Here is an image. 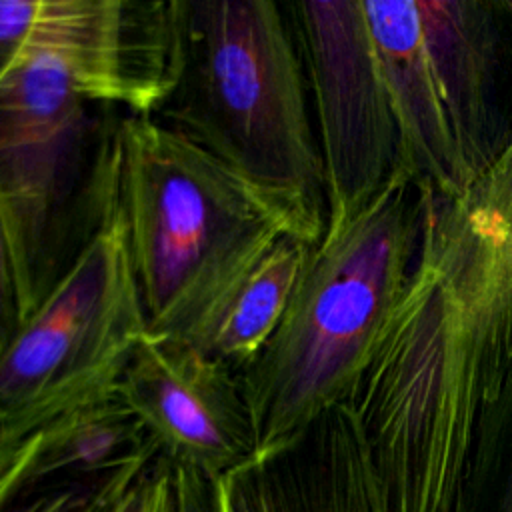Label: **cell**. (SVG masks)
<instances>
[{
	"label": "cell",
	"mask_w": 512,
	"mask_h": 512,
	"mask_svg": "<svg viewBox=\"0 0 512 512\" xmlns=\"http://www.w3.org/2000/svg\"><path fill=\"white\" fill-rule=\"evenodd\" d=\"M406 290L352 398L386 512H450L512 426V138L460 194H420Z\"/></svg>",
	"instance_id": "cell-1"
},
{
	"label": "cell",
	"mask_w": 512,
	"mask_h": 512,
	"mask_svg": "<svg viewBox=\"0 0 512 512\" xmlns=\"http://www.w3.org/2000/svg\"><path fill=\"white\" fill-rule=\"evenodd\" d=\"M168 90L152 114L254 190L286 234L316 246L326 182L306 72L284 4L170 0Z\"/></svg>",
	"instance_id": "cell-2"
},
{
	"label": "cell",
	"mask_w": 512,
	"mask_h": 512,
	"mask_svg": "<svg viewBox=\"0 0 512 512\" xmlns=\"http://www.w3.org/2000/svg\"><path fill=\"white\" fill-rule=\"evenodd\" d=\"M420 192L398 168L344 228L312 248L280 326L238 374L258 452L352 402L406 290Z\"/></svg>",
	"instance_id": "cell-3"
},
{
	"label": "cell",
	"mask_w": 512,
	"mask_h": 512,
	"mask_svg": "<svg viewBox=\"0 0 512 512\" xmlns=\"http://www.w3.org/2000/svg\"><path fill=\"white\" fill-rule=\"evenodd\" d=\"M118 210L148 334L186 342L288 236L254 190L154 116L122 120Z\"/></svg>",
	"instance_id": "cell-4"
},
{
	"label": "cell",
	"mask_w": 512,
	"mask_h": 512,
	"mask_svg": "<svg viewBox=\"0 0 512 512\" xmlns=\"http://www.w3.org/2000/svg\"><path fill=\"white\" fill-rule=\"evenodd\" d=\"M126 114L42 56L0 80V220L22 320L116 210Z\"/></svg>",
	"instance_id": "cell-5"
},
{
	"label": "cell",
	"mask_w": 512,
	"mask_h": 512,
	"mask_svg": "<svg viewBox=\"0 0 512 512\" xmlns=\"http://www.w3.org/2000/svg\"><path fill=\"white\" fill-rule=\"evenodd\" d=\"M148 334L116 210L0 354V438L10 448L50 420L116 394Z\"/></svg>",
	"instance_id": "cell-6"
},
{
	"label": "cell",
	"mask_w": 512,
	"mask_h": 512,
	"mask_svg": "<svg viewBox=\"0 0 512 512\" xmlns=\"http://www.w3.org/2000/svg\"><path fill=\"white\" fill-rule=\"evenodd\" d=\"M284 8L316 108L326 232H336L398 172V130L362 0L292 2Z\"/></svg>",
	"instance_id": "cell-7"
},
{
	"label": "cell",
	"mask_w": 512,
	"mask_h": 512,
	"mask_svg": "<svg viewBox=\"0 0 512 512\" xmlns=\"http://www.w3.org/2000/svg\"><path fill=\"white\" fill-rule=\"evenodd\" d=\"M168 54V2L0 0V80L42 56L98 100L140 110L160 92Z\"/></svg>",
	"instance_id": "cell-8"
},
{
	"label": "cell",
	"mask_w": 512,
	"mask_h": 512,
	"mask_svg": "<svg viewBox=\"0 0 512 512\" xmlns=\"http://www.w3.org/2000/svg\"><path fill=\"white\" fill-rule=\"evenodd\" d=\"M116 396L174 466L220 480L258 452L238 374L192 342L146 334L116 384Z\"/></svg>",
	"instance_id": "cell-9"
},
{
	"label": "cell",
	"mask_w": 512,
	"mask_h": 512,
	"mask_svg": "<svg viewBox=\"0 0 512 512\" xmlns=\"http://www.w3.org/2000/svg\"><path fill=\"white\" fill-rule=\"evenodd\" d=\"M216 486L218 512H386L350 402L256 452Z\"/></svg>",
	"instance_id": "cell-10"
},
{
	"label": "cell",
	"mask_w": 512,
	"mask_h": 512,
	"mask_svg": "<svg viewBox=\"0 0 512 512\" xmlns=\"http://www.w3.org/2000/svg\"><path fill=\"white\" fill-rule=\"evenodd\" d=\"M438 96L470 182L506 148L496 4L414 0Z\"/></svg>",
	"instance_id": "cell-11"
},
{
	"label": "cell",
	"mask_w": 512,
	"mask_h": 512,
	"mask_svg": "<svg viewBox=\"0 0 512 512\" xmlns=\"http://www.w3.org/2000/svg\"><path fill=\"white\" fill-rule=\"evenodd\" d=\"M394 114L400 170L420 194L452 198L470 178L454 144L414 0H362Z\"/></svg>",
	"instance_id": "cell-12"
},
{
	"label": "cell",
	"mask_w": 512,
	"mask_h": 512,
	"mask_svg": "<svg viewBox=\"0 0 512 512\" xmlns=\"http://www.w3.org/2000/svg\"><path fill=\"white\" fill-rule=\"evenodd\" d=\"M158 450L116 396L90 402L10 446L0 464V508L30 494L150 464Z\"/></svg>",
	"instance_id": "cell-13"
},
{
	"label": "cell",
	"mask_w": 512,
	"mask_h": 512,
	"mask_svg": "<svg viewBox=\"0 0 512 512\" xmlns=\"http://www.w3.org/2000/svg\"><path fill=\"white\" fill-rule=\"evenodd\" d=\"M312 248L280 236L236 282L192 344L240 374L280 326Z\"/></svg>",
	"instance_id": "cell-14"
},
{
	"label": "cell",
	"mask_w": 512,
	"mask_h": 512,
	"mask_svg": "<svg viewBox=\"0 0 512 512\" xmlns=\"http://www.w3.org/2000/svg\"><path fill=\"white\" fill-rule=\"evenodd\" d=\"M450 512H512V426L472 450Z\"/></svg>",
	"instance_id": "cell-15"
},
{
	"label": "cell",
	"mask_w": 512,
	"mask_h": 512,
	"mask_svg": "<svg viewBox=\"0 0 512 512\" xmlns=\"http://www.w3.org/2000/svg\"><path fill=\"white\" fill-rule=\"evenodd\" d=\"M150 464L134 466L92 482L36 492L0 508V512H116L126 492Z\"/></svg>",
	"instance_id": "cell-16"
},
{
	"label": "cell",
	"mask_w": 512,
	"mask_h": 512,
	"mask_svg": "<svg viewBox=\"0 0 512 512\" xmlns=\"http://www.w3.org/2000/svg\"><path fill=\"white\" fill-rule=\"evenodd\" d=\"M174 470L160 454L126 492L116 512H172Z\"/></svg>",
	"instance_id": "cell-17"
},
{
	"label": "cell",
	"mask_w": 512,
	"mask_h": 512,
	"mask_svg": "<svg viewBox=\"0 0 512 512\" xmlns=\"http://www.w3.org/2000/svg\"><path fill=\"white\" fill-rule=\"evenodd\" d=\"M174 508L172 512H218V486L196 470L174 466Z\"/></svg>",
	"instance_id": "cell-18"
},
{
	"label": "cell",
	"mask_w": 512,
	"mask_h": 512,
	"mask_svg": "<svg viewBox=\"0 0 512 512\" xmlns=\"http://www.w3.org/2000/svg\"><path fill=\"white\" fill-rule=\"evenodd\" d=\"M20 322H22V316H20L16 272H14L8 238L0 220V354L14 338Z\"/></svg>",
	"instance_id": "cell-19"
},
{
	"label": "cell",
	"mask_w": 512,
	"mask_h": 512,
	"mask_svg": "<svg viewBox=\"0 0 512 512\" xmlns=\"http://www.w3.org/2000/svg\"><path fill=\"white\" fill-rule=\"evenodd\" d=\"M6 452H8V446H6V444H4V440L0 438V464H2L4 456H6Z\"/></svg>",
	"instance_id": "cell-20"
},
{
	"label": "cell",
	"mask_w": 512,
	"mask_h": 512,
	"mask_svg": "<svg viewBox=\"0 0 512 512\" xmlns=\"http://www.w3.org/2000/svg\"><path fill=\"white\" fill-rule=\"evenodd\" d=\"M502 8H504L506 12H510V16H512V2H502Z\"/></svg>",
	"instance_id": "cell-21"
}]
</instances>
